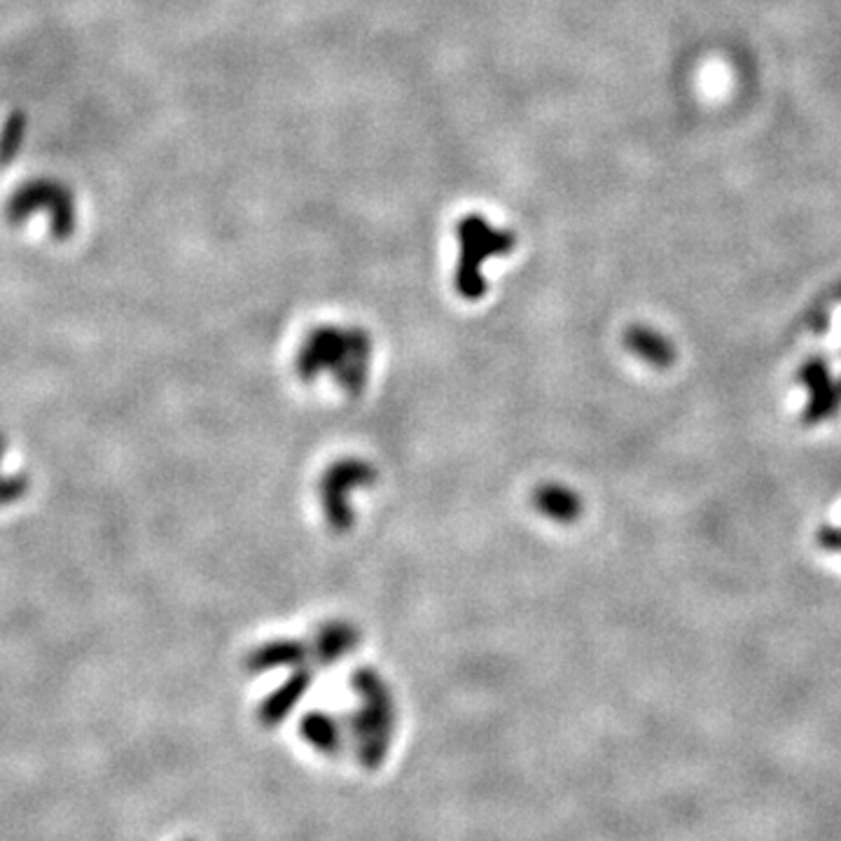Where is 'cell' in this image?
Instances as JSON below:
<instances>
[{"instance_id": "obj_1", "label": "cell", "mask_w": 841, "mask_h": 841, "mask_svg": "<svg viewBox=\"0 0 841 841\" xmlns=\"http://www.w3.org/2000/svg\"><path fill=\"white\" fill-rule=\"evenodd\" d=\"M799 381L811 390V398L807 409H804V423L816 425L832 419L841 407V392L837 384L830 377L828 365L820 358H811L807 365L799 369Z\"/></svg>"}, {"instance_id": "obj_4", "label": "cell", "mask_w": 841, "mask_h": 841, "mask_svg": "<svg viewBox=\"0 0 841 841\" xmlns=\"http://www.w3.org/2000/svg\"><path fill=\"white\" fill-rule=\"evenodd\" d=\"M837 388H839V392H841V381H837Z\"/></svg>"}, {"instance_id": "obj_3", "label": "cell", "mask_w": 841, "mask_h": 841, "mask_svg": "<svg viewBox=\"0 0 841 841\" xmlns=\"http://www.w3.org/2000/svg\"><path fill=\"white\" fill-rule=\"evenodd\" d=\"M818 545L822 550H832V552H841V529H832V527H826L818 531Z\"/></svg>"}, {"instance_id": "obj_2", "label": "cell", "mask_w": 841, "mask_h": 841, "mask_svg": "<svg viewBox=\"0 0 841 841\" xmlns=\"http://www.w3.org/2000/svg\"><path fill=\"white\" fill-rule=\"evenodd\" d=\"M627 346L639 353L643 361L657 365V367H666L673 363V346L666 342V336H662L660 332L654 330H648V328H631L627 332Z\"/></svg>"}]
</instances>
